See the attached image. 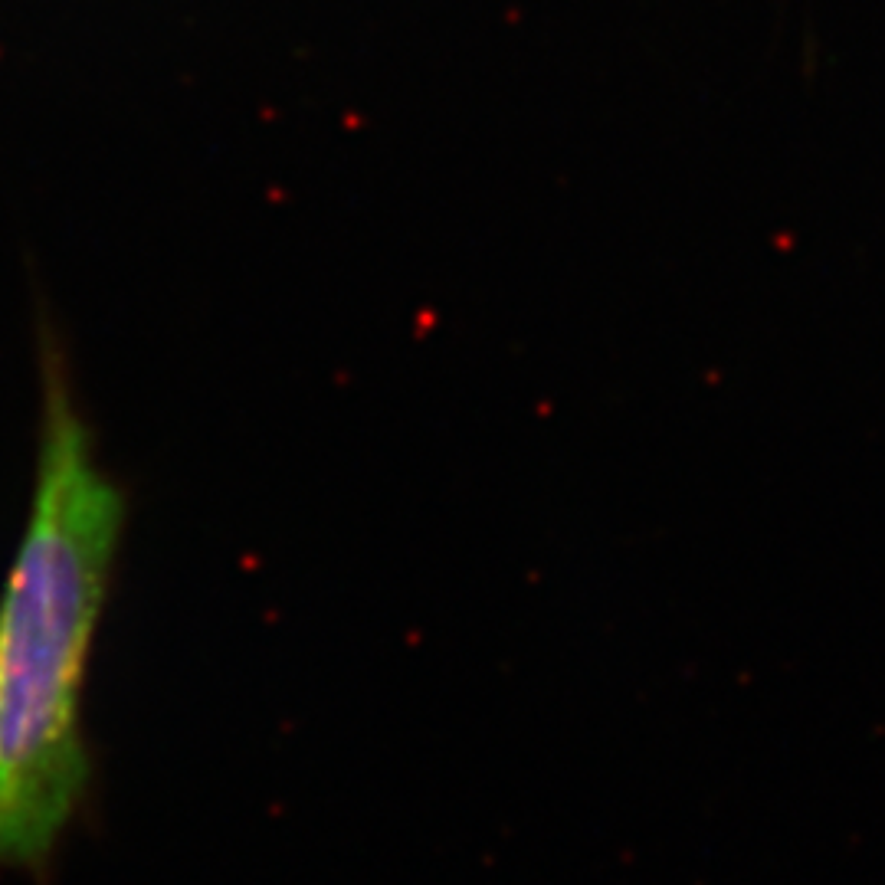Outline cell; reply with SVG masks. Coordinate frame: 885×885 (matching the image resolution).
Returning a JSON list of instances; mask_svg holds the SVG:
<instances>
[{"label": "cell", "instance_id": "6da1fadb", "mask_svg": "<svg viewBox=\"0 0 885 885\" xmlns=\"http://www.w3.org/2000/svg\"><path fill=\"white\" fill-rule=\"evenodd\" d=\"M125 515L63 341L43 322L37 472L0 587V876L50 882L96 794L86 682Z\"/></svg>", "mask_w": 885, "mask_h": 885}]
</instances>
